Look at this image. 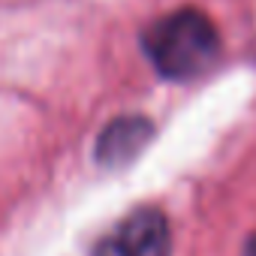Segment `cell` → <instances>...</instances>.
Returning a JSON list of instances; mask_svg holds the SVG:
<instances>
[{"instance_id": "cell-1", "label": "cell", "mask_w": 256, "mask_h": 256, "mask_svg": "<svg viewBox=\"0 0 256 256\" xmlns=\"http://www.w3.org/2000/svg\"><path fill=\"white\" fill-rule=\"evenodd\" d=\"M142 48L160 76L187 82V78L202 76L214 64L220 36L205 12L175 10V12L157 18L145 30Z\"/></svg>"}, {"instance_id": "cell-2", "label": "cell", "mask_w": 256, "mask_h": 256, "mask_svg": "<svg viewBox=\"0 0 256 256\" xmlns=\"http://www.w3.org/2000/svg\"><path fill=\"white\" fill-rule=\"evenodd\" d=\"M94 256H172L169 220L157 208H139L96 241Z\"/></svg>"}, {"instance_id": "cell-3", "label": "cell", "mask_w": 256, "mask_h": 256, "mask_svg": "<svg viewBox=\"0 0 256 256\" xmlns=\"http://www.w3.org/2000/svg\"><path fill=\"white\" fill-rule=\"evenodd\" d=\"M151 139V124L145 118H118L112 120L96 139V160L102 166H124L133 157H139V151L148 145Z\"/></svg>"}, {"instance_id": "cell-4", "label": "cell", "mask_w": 256, "mask_h": 256, "mask_svg": "<svg viewBox=\"0 0 256 256\" xmlns=\"http://www.w3.org/2000/svg\"><path fill=\"white\" fill-rule=\"evenodd\" d=\"M244 256H256V235L247 238V247H244Z\"/></svg>"}]
</instances>
